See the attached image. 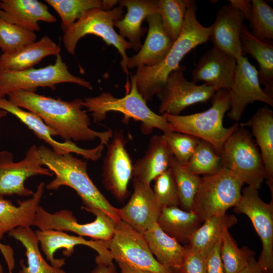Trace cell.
<instances>
[{
    "mask_svg": "<svg viewBox=\"0 0 273 273\" xmlns=\"http://www.w3.org/2000/svg\"><path fill=\"white\" fill-rule=\"evenodd\" d=\"M8 96L13 104L37 115L64 141H92L98 138L100 143L108 146L113 135L111 129L100 132L90 127V119L82 109L83 99L66 101L27 90L15 91Z\"/></svg>",
    "mask_w": 273,
    "mask_h": 273,
    "instance_id": "6da1fadb",
    "label": "cell"
},
{
    "mask_svg": "<svg viewBox=\"0 0 273 273\" xmlns=\"http://www.w3.org/2000/svg\"><path fill=\"white\" fill-rule=\"evenodd\" d=\"M38 149L43 165L55 175L46 186L47 190H57L62 186L70 187L80 197L85 210L98 209L116 223L121 220L117 208L110 203L89 177L86 161L74 156L72 153H56L45 145H41Z\"/></svg>",
    "mask_w": 273,
    "mask_h": 273,
    "instance_id": "7a4b0ae2",
    "label": "cell"
},
{
    "mask_svg": "<svg viewBox=\"0 0 273 273\" xmlns=\"http://www.w3.org/2000/svg\"><path fill=\"white\" fill-rule=\"evenodd\" d=\"M197 10L195 2L191 0L181 32L162 62L153 66L137 68L135 74L136 86L146 102L151 101L161 92L167 77L179 66L185 55L209 40L211 25L205 27L200 24L196 16Z\"/></svg>",
    "mask_w": 273,
    "mask_h": 273,
    "instance_id": "3957f363",
    "label": "cell"
},
{
    "mask_svg": "<svg viewBox=\"0 0 273 273\" xmlns=\"http://www.w3.org/2000/svg\"><path fill=\"white\" fill-rule=\"evenodd\" d=\"M229 90L216 91L212 97V106L207 110L186 115H163L171 131L188 134L211 144L220 156L223 146L228 138L239 127L236 123L229 127L223 125L225 113L230 109Z\"/></svg>",
    "mask_w": 273,
    "mask_h": 273,
    "instance_id": "277c9868",
    "label": "cell"
},
{
    "mask_svg": "<svg viewBox=\"0 0 273 273\" xmlns=\"http://www.w3.org/2000/svg\"><path fill=\"white\" fill-rule=\"evenodd\" d=\"M130 77V90L124 97L117 98L110 93L103 92L98 96L83 99V107L91 112L96 122L105 120L109 112H117L124 115L125 120L132 118L141 122V129L145 134L151 133L154 128L164 132L170 131L164 116L155 113L147 106V102L138 90L135 75Z\"/></svg>",
    "mask_w": 273,
    "mask_h": 273,
    "instance_id": "5b68a950",
    "label": "cell"
},
{
    "mask_svg": "<svg viewBox=\"0 0 273 273\" xmlns=\"http://www.w3.org/2000/svg\"><path fill=\"white\" fill-rule=\"evenodd\" d=\"M123 7L119 5L109 10L95 8L87 11L64 33L62 41L66 51L75 55L77 44L82 37L89 34L99 36L107 45H112L118 51L122 58L120 65L128 76L126 51L131 46L114 29V22L123 18Z\"/></svg>",
    "mask_w": 273,
    "mask_h": 273,
    "instance_id": "8992f818",
    "label": "cell"
},
{
    "mask_svg": "<svg viewBox=\"0 0 273 273\" xmlns=\"http://www.w3.org/2000/svg\"><path fill=\"white\" fill-rule=\"evenodd\" d=\"M242 180L223 167L218 172L201 177L191 210L201 222L216 215L226 213L240 201Z\"/></svg>",
    "mask_w": 273,
    "mask_h": 273,
    "instance_id": "52a82bcc",
    "label": "cell"
},
{
    "mask_svg": "<svg viewBox=\"0 0 273 273\" xmlns=\"http://www.w3.org/2000/svg\"><path fill=\"white\" fill-rule=\"evenodd\" d=\"M223 167L248 186L258 190L266 178L260 152L250 132L239 127L224 143L221 154Z\"/></svg>",
    "mask_w": 273,
    "mask_h": 273,
    "instance_id": "ba28073f",
    "label": "cell"
},
{
    "mask_svg": "<svg viewBox=\"0 0 273 273\" xmlns=\"http://www.w3.org/2000/svg\"><path fill=\"white\" fill-rule=\"evenodd\" d=\"M63 83L76 84L92 90L90 82L71 74L66 63L58 54L53 64L40 68H31L23 70H0V99L19 90L35 91L37 87L55 89L56 85Z\"/></svg>",
    "mask_w": 273,
    "mask_h": 273,
    "instance_id": "9c48e42d",
    "label": "cell"
},
{
    "mask_svg": "<svg viewBox=\"0 0 273 273\" xmlns=\"http://www.w3.org/2000/svg\"><path fill=\"white\" fill-rule=\"evenodd\" d=\"M108 248L117 262L153 273H172L156 259L144 235L121 220L116 223Z\"/></svg>",
    "mask_w": 273,
    "mask_h": 273,
    "instance_id": "30bf717a",
    "label": "cell"
},
{
    "mask_svg": "<svg viewBox=\"0 0 273 273\" xmlns=\"http://www.w3.org/2000/svg\"><path fill=\"white\" fill-rule=\"evenodd\" d=\"M234 211L246 215L251 220L262 243L257 263L265 272L273 273V198L266 203L259 197L257 189L247 186L242 190Z\"/></svg>",
    "mask_w": 273,
    "mask_h": 273,
    "instance_id": "8fae6325",
    "label": "cell"
},
{
    "mask_svg": "<svg viewBox=\"0 0 273 273\" xmlns=\"http://www.w3.org/2000/svg\"><path fill=\"white\" fill-rule=\"evenodd\" d=\"M87 211L95 216V219L89 223H80L69 210L61 209L51 213L39 206L36 214L35 226L39 230L70 232L93 240L110 241L116 225L115 221L100 209H92Z\"/></svg>",
    "mask_w": 273,
    "mask_h": 273,
    "instance_id": "7c38bea8",
    "label": "cell"
},
{
    "mask_svg": "<svg viewBox=\"0 0 273 273\" xmlns=\"http://www.w3.org/2000/svg\"><path fill=\"white\" fill-rule=\"evenodd\" d=\"M36 175H54L48 168L43 167L36 146H31L24 158L18 162L14 161L11 152L0 151V196L17 195L31 197L34 192L25 187V182L28 178Z\"/></svg>",
    "mask_w": 273,
    "mask_h": 273,
    "instance_id": "4fadbf2b",
    "label": "cell"
},
{
    "mask_svg": "<svg viewBox=\"0 0 273 273\" xmlns=\"http://www.w3.org/2000/svg\"><path fill=\"white\" fill-rule=\"evenodd\" d=\"M185 68L179 66L167 77L161 92L157 95L160 100L159 112L179 115L188 107L206 103L212 98L215 90L204 83L197 85L188 81L184 75Z\"/></svg>",
    "mask_w": 273,
    "mask_h": 273,
    "instance_id": "5bb4252c",
    "label": "cell"
},
{
    "mask_svg": "<svg viewBox=\"0 0 273 273\" xmlns=\"http://www.w3.org/2000/svg\"><path fill=\"white\" fill-rule=\"evenodd\" d=\"M229 90L231 107L228 116L236 122L241 118L247 106L255 101L273 106V99L260 86L258 70L244 56L237 60L234 79Z\"/></svg>",
    "mask_w": 273,
    "mask_h": 273,
    "instance_id": "9a60e30c",
    "label": "cell"
},
{
    "mask_svg": "<svg viewBox=\"0 0 273 273\" xmlns=\"http://www.w3.org/2000/svg\"><path fill=\"white\" fill-rule=\"evenodd\" d=\"M103 165V181L106 188L119 201L128 194V185L132 177L133 164L125 148L126 141L122 131L115 132Z\"/></svg>",
    "mask_w": 273,
    "mask_h": 273,
    "instance_id": "2e32d148",
    "label": "cell"
},
{
    "mask_svg": "<svg viewBox=\"0 0 273 273\" xmlns=\"http://www.w3.org/2000/svg\"><path fill=\"white\" fill-rule=\"evenodd\" d=\"M0 109L10 113L25 125L40 140L50 146V148L59 154L75 153L86 159L97 161L101 156L104 145L100 144L92 149H83L77 146L72 141L60 142L53 136L56 133L49 127L36 114L25 110L11 103L8 99H0Z\"/></svg>",
    "mask_w": 273,
    "mask_h": 273,
    "instance_id": "e0dca14e",
    "label": "cell"
},
{
    "mask_svg": "<svg viewBox=\"0 0 273 273\" xmlns=\"http://www.w3.org/2000/svg\"><path fill=\"white\" fill-rule=\"evenodd\" d=\"M133 187L128 202L117 212L121 220L143 234L157 222L161 208L150 185L133 178Z\"/></svg>",
    "mask_w": 273,
    "mask_h": 273,
    "instance_id": "ac0fdd59",
    "label": "cell"
},
{
    "mask_svg": "<svg viewBox=\"0 0 273 273\" xmlns=\"http://www.w3.org/2000/svg\"><path fill=\"white\" fill-rule=\"evenodd\" d=\"M40 246L41 250L46 259L54 267L61 268L65 264L64 258H57L54 255L56 252L63 249V254L69 256L77 245H85L96 251L97 258H112L108 249V242L101 240H87L82 237L68 234L66 232L54 230H39L35 231Z\"/></svg>",
    "mask_w": 273,
    "mask_h": 273,
    "instance_id": "d6986e66",
    "label": "cell"
},
{
    "mask_svg": "<svg viewBox=\"0 0 273 273\" xmlns=\"http://www.w3.org/2000/svg\"><path fill=\"white\" fill-rule=\"evenodd\" d=\"M245 19L244 14L232 4L222 6L211 25L209 40L213 47L237 60L243 56L240 36Z\"/></svg>",
    "mask_w": 273,
    "mask_h": 273,
    "instance_id": "ffe728a7",
    "label": "cell"
},
{
    "mask_svg": "<svg viewBox=\"0 0 273 273\" xmlns=\"http://www.w3.org/2000/svg\"><path fill=\"white\" fill-rule=\"evenodd\" d=\"M237 60L213 47L200 58L192 71V81H204L216 91L229 90L236 68Z\"/></svg>",
    "mask_w": 273,
    "mask_h": 273,
    "instance_id": "44dd1931",
    "label": "cell"
},
{
    "mask_svg": "<svg viewBox=\"0 0 273 273\" xmlns=\"http://www.w3.org/2000/svg\"><path fill=\"white\" fill-rule=\"evenodd\" d=\"M145 20L149 26L146 40L139 52L128 57L127 68L157 65L165 58L173 45V41L165 31L158 12L150 15Z\"/></svg>",
    "mask_w": 273,
    "mask_h": 273,
    "instance_id": "7402d4cb",
    "label": "cell"
},
{
    "mask_svg": "<svg viewBox=\"0 0 273 273\" xmlns=\"http://www.w3.org/2000/svg\"><path fill=\"white\" fill-rule=\"evenodd\" d=\"M0 18L34 32L40 29L39 21H57L48 7L37 0H0Z\"/></svg>",
    "mask_w": 273,
    "mask_h": 273,
    "instance_id": "603a6c76",
    "label": "cell"
},
{
    "mask_svg": "<svg viewBox=\"0 0 273 273\" xmlns=\"http://www.w3.org/2000/svg\"><path fill=\"white\" fill-rule=\"evenodd\" d=\"M45 184H39L31 198L18 201V205L0 196V241L5 234L19 228L35 226L36 214L42 197Z\"/></svg>",
    "mask_w": 273,
    "mask_h": 273,
    "instance_id": "cb8c5ba5",
    "label": "cell"
},
{
    "mask_svg": "<svg viewBox=\"0 0 273 273\" xmlns=\"http://www.w3.org/2000/svg\"><path fill=\"white\" fill-rule=\"evenodd\" d=\"M119 6L126 8L124 17L115 21L114 25L119 29V35L124 39L127 38L135 51H138L142 44L141 38L146 31L142 27L144 20L150 15L158 12L157 1L121 0Z\"/></svg>",
    "mask_w": 273,
    "mask_h": 273,
    "instance_id": "d4e9b609",
    "label": "cell"
},
{
    "mask_svg": "<svg viewBox=\"0 0 273 273\" xmlns=\"http://www.w3.org/2000/svg\"><path fill=\"white\" fill-rule=\"evenodd\" d=\"M173 155L163 135H154L144 155L133 164L132 177L150 185L170 168Z\"/></svg>",
    "mask_w": 273,
    "mask_h": 273,
    "instance_id": "484cf974",
    "label": "cell"
},
{
    "mask_svg": "<svg viewBox=\"0 0 273 273\" xmlns=\"http://www.w3.org/2000/svg\"><path fill=\"white\" fill-rule=\"evenodd\" d=\"M241 127L251 126L266 172V184L273 196V112L268 106L259 108Z\"/></svg>",
    "mask_w": 273,
    "mask_h": 273,
    "instance_id": "4316f807",
    "label": "cell"
},
{
    "mask_svg": "<svg viewBox=\"0 0 273 273\" xmlns=\"http://www.w3.org/2000/svg\"><path fill=\"white\" fill-rule=\"evenodd\" d=\"M60 47L48 35L27 44L15 52L0 56V70H23L38 64L45 57L56 56Z\"/></svg>",
    "mask_w": 273,
    "mask_h": 273,
    "instance_id": "83f0119b",
    "label": "cell"
},
{
    "mask_svg": "<svg viewBox=\"0 0 273 273\" xmlns=\"http://www.w3.org/2000/svg\"><path fill=\"white\" fill-rule=\"evenodd\" d=\"M143 235L156 259L172 273H180L186 253L185 247L164 233L157 222Z\"/></svg>",
    "mask_w": 273,
    "mask_h": 273,
    "instance_id": "f1b7e54d",
    "label": "cell"
},
{
    "mask_svg": "<svg viewBox=\"0 0 273 273\" xmlns=\"http://www.w3.org/2000/svg\"><path fill=\"white\" fill-rule=\"evenodd\" d=\"M242 51L252 56L259 65L258 77L264 92L273 99V45L254 36L243 25L240 36Z\"/></svg>",
    "mask_w": 273,
    "mask_h": 273,
    "instance_id": "f546056e",
    "label": "cell"
},
{
    "mask_svg": "<svg viewBox=\"0 0 273 273\" xmlns=\"http://www.w3.org/2000/svg\"><path fill=\"white\" fill-rule=\"evenodd\" d=\"M201 223L193 211L176 206L162 208L157 220L158 224L164 233L179 243L186 245Z\"/></svg>",
    "mask_w": 273,
    "mask_h": 273,
    "instance_id": "4dcf8cb0",
    "label": "cell"
},
{
    "mask_svg": "<svg viewBox=\"0 0 273 273\" xmlns=\"http://www.w3.org/2000/svg\"><path fill=\"white\" fill-rule=\"evenodd\" d=\"M237 221L234 215L226 213L209 217L194 233L188 245L206 258L209 251L222 239L225 232Z\"/></svg>",
    "mask_w": 273,
    "mask_h": 273,
    "instance_id": "1f68e13d",
    "label": "cell"
},
{
    "mask_svg": "<svg viewBox=\"0 0 273 273\" xmlns=\"http://www.w3.org/2000/svg\"><path fill=\"white\" fill-rule=\"evenodd\" d=\"M8 235L19 241L25 248L27 265L21 260L19 273H66L62 268L48 263L42 257L37 236L31 228L19 227Z\"/></svg>",
    "mask_w": 273,
    "mask_h": 273,
    "instance_id": "d6a6232c",
    "label": "cell"
},
{
    "mask_svg": "<svg viewBox=\"0 0 273 273\" xmlns=\"http://www.w3.org/2000/svg\"><path fill=\"white\" fill-rule=\"evenodd\" d=\"M61 18V28L64 33L87 11L99 8L111 10L118 1L115 0H45Z\"/></svg>",
    "mask_w": 273,
    "mask_h": 273,
    "instance_id": "836d02e7",
    "label": "cell"
},
{
    "mask_svg": "<svg viewBox=\"0 0 273 273\" xmlns=\"http://www.w3.org/2000/svg\"><path fill=\"white\" fill-rule=\"evenodd\" d=\"M184 166L190 172L199 176L212 174L223 167L221 157L213 146L201 139L189 161Z\"/></svg>",
    "mask_w": 273,
    "mask_h": 273,
    "instance_id": "e575fe53",
    "label": "cell"
},
{
    "mask_svg": "<svg viewBox=\"0 0 273 273\" xmlns=\"http://www.w3.org/2000/svg\"><path fill=\"white\" fill-rule=\"evenodd\" d=\"M191 0L157 1L158 13L163 27L173 42L183 28L186 13Z\"/></svg>",
    "mask_w": 273,
    "mask_h": 273,
    "instance_id": "d590c367",
    "label": "cell"
},
{
    "mask_svg": "<svg viewBox=\"0 0 273 273\" xmlns=\"http://www.w3.org/2000/svg\"><path fill=\"white\" fill-rule=\"evenodd\" d=\"M255 254L247 246L239 248L229 231L225 232L221 239L220 257L225 273H238Z\"/></svg>",
    "mask_w": 273,
    "mask_h": 273,
    "instance_id": "8d00e7d4",
    "label": "cell"
},
{
    "mask_svg": "<svg viewBox=\"0 0 273 273\" xmlns=\"http://www.w3.org/2000/svg\"><path fill=\"white\" fill-rule=\"evenodd\" d=\"M248 20L251 33L263 41L272 43L273 9L264 1L252 0Z\"/></svg>",
    "mask_w": 273,
    "mask_h": 273,
    "instance_id": "74e56055",
    "label": "cell"
},
{
    "mask_svg": "<svg viewBox=\"0 0 273 273\" xmlns=\"http://www.w3.org/2000/svg\"><path fill=\"white\" fill-rule=\"evenodd\" d=\"M176 181L182 209L191 211L201 177L188 171L173 157L170 167Z\"/></svg>",
    "mask_w": 273,
    "mask_h": 273,
    "instance_id": "f35d334b",
    "label": "cell"
},
{
    "mask_svg": "<svg viewBox=\"0 0 273 273\" xmlns=\"http://www.w3.org/2000/svg\"><path fill=\"white\" fill-rule=\"evenodd\" d=\"M34 32L0 18V49L2 54H10L36 41Z\"/></svg>",
    "mask_w": 273,
    "mask_h": 273,
    "instance_id": "ab89813d",
    "label": "cell"
},
{
    "mask_svg": "<svg viewBox=\"0 0 273 273\" xmlns=\"http://www.w3.org/2000/svg\"><path fill=\"white\" fill-rule=\"evenodd\" d=\"M154 180L153 190L161 208L178 207L180 205L179 194L171 168L167 169Z\"/></svg>",
    "mask_w": 273,
    "mask_h": 273,
    "instance_id": "60d3db41",
    "label": "cell"
},
{
    "mask_svg": "<svg viewBox=\"0 0 273 273\" xmlns=\"http://www.w3.org/2000/svg\"><path fill=\"white\" fill-rule=\"evenodd\" d=\"M175 159L185 165L193 155L199 139L188 134L170 131L163 134Z\"/></svg>",
    "mask_w": 273,
    "mask_h": 273,
    "instance_id": "b9f144b4",
    "label": "cell"
},
{
    "mask_svg": "<svg viewBox=\"0 0 273 273\" xmlns=\"http://www.w3.org/2000/svg\"><path fill=\"white\" fill-rule=\"evenodd\" d=\"M185 247L186 253L180 273H206V258L188 244Z\"/></svg>",
    "mask_w": 273,
    "mask_h": 273,
    "instance_id": "7bdbcfd3",
    "label": "cell"
},
{
    "mask_svg": "<svg viewBox=\"0 0 273 273\" xmlns=\"http://www.w3.org/2000/svg\"><path fill=\"white\" fill-rule=\"evenodd\" d=\"M221 239L213 247L206 257V273H225L220 257Z\"/></svg>",
    "mask_w": 273,
    "mask_h": 273,
    "instance_id": "ee69618b",
    "label": "cell"
},
{
    "mask_svg": "<svg viewBox=\"0 0 273 273\" xmlns=\"http://www.w3.org/2000/svg\"><path fill=\"white\" fill-rule=\"evenodd\" d=\"M0 251L6 261L9 273H13V270L15 268V261L14 252L12 248L9 245H5L0 242Z\"/></svg>",
    "mask_w": 273,
    "mask_h": 273,
    "instance_id": "f6af8a7d",
    "label": "cell"
},
{
    "mask_svg": "<svg viewBox=\"0 0 273 273\" xmlns=\"http://www.w3.org/2000/svg\"><path fill=\"white\" fill-rule=\"evenodd\" d=\"M113 260L96 262V266L92 270L91 273H119Z\"/></svg>",
    "mask_w": 273,
    "mask_h": 273,
    "instance_id": "bcb514c9",
    "label": "cell"
},
{
    "mask_svg": "<svg viewBox=\"0 0 273 273\" xmlns=\"http://www.w3.org/2000/svg\"><path fill=\"white\" fill-rule=\"evenodd\" d=\"M230 2L239 9L244 14L245 19L248 20L251 9V1L231 0Z\"/></svg>",
    "mask_w": 273,
    "mask_h": 273,
    "instance_id": "7dc6e473",
    "label": "cell"
},
{
    "mask_svg": "<svg viewBox=\"0 0 273 273\" xmlns=\"http://www.w3.org/2000/svg\"><path fill=\"white\" fill-rule=\"evenodd\" d=\"M238 273H266L258 265L254 257L252 258L247 264Z\"/></svg>",
    "mask_w": 273,
    "mask_h": 273,
    "instance_id": "c3c4849f",
    "label": "cell"
},
{
    "mask_svg": "<svg viewBox=\"0 0 273 273\" xmlns=\"http://www.w3.org/2000/svg\"><path fill=\"white\" fill-rule=\"evenodd\" d=\"M117 263L120 269V273H153L132 267L122 262H117Z\"/></svg>",
    "mask_w": 273,
    "mask_h": 273,
    "instance_id": "681fc988",
    "label": "cell"
},
{
    "mask_svg": "<svg viewBox=\"0 0 273 273\" xmlns=\"http://www.w3.org/2000/svg\"><path fill=\"white\" fill-rule=\"evenodd\" d=\"M7 113H8L6 111L0 109V122L2 119L7 115ZM0 138H1V136H0Z\"/></svg>",
    "mask_w": 273,
    "mask_h": 273,
    "instance_id": "f907efd6",
    "label": "cell"
},
{
    "mask_svg": "<svg viewBox=\"0 0 273 273\" xmlns=\"http://www.w3.org/2000/svg\"><path fill=\"white\" fill-rule=\"evenodd\" d=\"M0 273H4L3 268L1 263H0Z\"/></svg>",
    "mask_w": 273,
    "mask_h": 273,
    "instance_id": "816d5d0a",
    "label": "cell"
}]
</instances>
